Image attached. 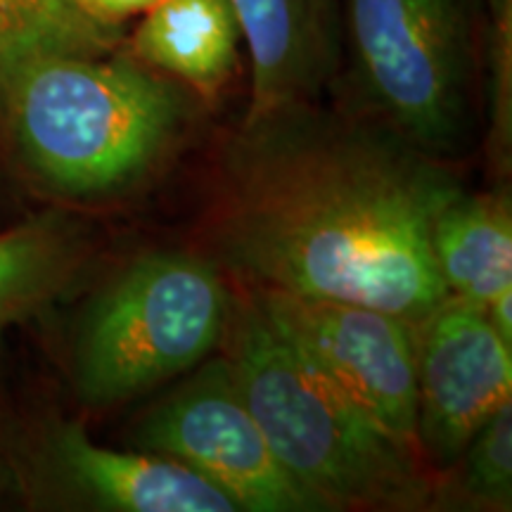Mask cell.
I'll use <instances>...</instances> for the list:
<instances>
[{"label": "cell", "instance_id": "cell-1", "mask_svg": "<svg viewBox=\"0 0 512 512\" xmlns=\"http://www.w3.org/2000/svg\"><path fill=\"white\" fill-rule=\"evenodd\" d=\"M460 190L446 162L377 121L297 102L228 138L204 240L247 287L363 304L418 328L448 297L432 230Z\"/></svg>", "mask_w": 512, "mask_h": 512}, {"label": "cell", "instance_id": "cell-16", "mask_svg": "<svg viewBox=\"0 0 512 512\" xmlns=\"http://www.w3.org/2000/svg\"><path fill=\"white\" fill-rule=\"evenodd\" d=\"M486 145L501 174L510 171L512 150V0H486L484 38Z\"/></svg>", "mask_w": 512, "mask_h": 512}, {"label": "cell", "instance_id": "cell-13", "mask_svg": "<svg viewBox=\"0 0 512 512\" xmlns=\"http://www.w3.org/2000/svg\"><path fill=\"white\" fill-rule=\"evenodd\" d=\"M81 259L79 235L57 216L0 233V323L27 316L62 292Z\"/></svg>", "mask_w": 512, "mask_h": 512}, {"label": "cell", "instance_id": "cell-7", "mask_svg": "<svg viewBox=\"0 0 512 512\" xmlns=\"http://www.w3.org/2000/svg\"><path fill=\"white\" fill-rule=\"evenodd\" d=\"M268 323L384 430L415 439L418 335L392 313L342 299L247 287Z\"/></svg>", "mask_w": 512, "mask_h": 512}, {"label": "cell", "instance_id": "cell-10", "mask_svg": "<svg viewBox=\"0 0 512 512\" xmlns=\"http://www.w3.org/2000/svg\"><path fill=\"white\" fill-rule=\"evenodd\" d=\"M55 460L81 494L119 512H235L238 503L176 460L152 451H114L79 425H64L53 441Z\"/></svg>", "mask_w": 512, "mask_h": 512}, {"label": "cell", "instance_id": "cell-6", "mask_svg": "<svg viewBox=\"0 0 512 512\" xmlns=\"http://www.w3.org/2000/svg\"><path fill=\"white\" fill-rule=\"evenodd\" d=\"M136 444L190 467L247 512H320L283 470L249 411L228 356L197 373L138 422Z\"/></svg>", "mask_w": 512, "mask_h": 512}, {"label": "cell", "instance_id": "cell-11", "mask_svg": "<svg viewBox=\"0 0 512 512\" xmlns=\"http://www.w3.org/2000/svg\"><path fill=\"white\" fill-rule=\"evenodd\" d=\"M242 31L230 0H157L128 53L202 98H216L238 67Z\"/></svg>", "mask_w": 512, "mask_h": 512}, {"label": "cell", "instance_id": "cell-3", "mask_svg": "<svg viewBox=\"0 0 512 512\" xmlns=\"http://www.w3.org/2000/svg\"><path fill=\"white\" fill-rule=\"evenodd\" d=\"M226 337L240 389L283 470L328 510H432L439 484L420 448L363 411L313 368L256 304L252 292Z\"/></svg>", "mask_w": 512, "mask_h": 512}, {"label": "cell", "instance_id": "cell-2", "mask_svg": "<svg viewBox=\"0 0 512 512\" xmlns=\"http://www.w3.org/2000/svg\"><path fill=\"white\" fill-rule=\"evenodd\" d=\"M0 117L46 188L110 197L169 159L195 117V93L131 53L48 55L5 83Z\"/></svg>", "mask_w": 512, "mask_h": 512}, {"label": "cell", "instance_id": "cell-14", "mask_svg": "<svg viewBox=\"0 0 512 512\" xmlns=\"http://www.w3.org/2000/svg\"><path fill=\"white\" fill-rule=\"evenodd\" d=\"M121 29L105 27L74 0H0V91L24 64L48 55H102Z\"/></svg>", "mask_w": 512, "mask_h": 512}, {"label": "cell", "instance_id": "cell-5", "mask_svg": "<svg viewBox=\"0 0 512 512\" xmlns=\"http://www.w3.org/2000/svg\"><path fill=\"white\" fill-rule=\"evenodd\" d=\"M233 297L214 261L157 252L93 299L76 342V389L93 406L131 399L200 366L226 337Z\"/></svg>", "mask_w": 512, "mask_h": 512}, {"label": "cell", "instance_id": "cell-18", "mask_svg": "<svg viewBox=\"0 0 512 512\" xmlns=\"http://www.w3.org/2000/svg\"><path fill=\"white\" fill-rule=\"evenodd\" d=\"M484 311L498 335L503 337V342H508L512 347V290L503 292L501 297H496Z\"/></svg>", "mask_w": 512, "mask_h": 512}, {"label": "cell", "instance_id": "cell-8", "mask_svg": "<svg viewBox=\"0 0 512 512\" xmlns=\"http://www.w3.org/2000/svg\"><path fill=\"white\" fill-rule=\"evenodd\" d=\"M415 439L432 467H453L512 394V347L484 309L446 297L418 325Z\"/></svg>", "mask_w": 512, "mask_h": 512}, {"label": "cell", "instance_id": "cell-17", "mask_svg": "<svg viewBox=\"0 0 512 512\" xmlns=\"http://www.w3.org/2000/svg\"><path fill=\"white\" fill-rule=\"evenodd\" d=\"M155 3L157 0H74L83 15L114 29H121L126 19L143 15Z\"/></svg>", "mask_w": 512, "mask_h": 512}, {"label": "cell", "instance_id": "cell-12", "mask_svg": "<svg viewBox=\"0 0 512 512\" xmlns=\"http://www.w3.org/2000/svg\"><path fill=\"white\" fill-rule=\"evenodd\" d=\"M434 261L448 297L486 309L512 290V211L508 190L465 188L434 219Z\"/></svg>", "mask_w": 512, "mask_h": 512}, {"label": "cell", "instance_id": "cell-15", "mask_svg": "<svg viewBox=\"0 0 512 512\" xmlns=\"http://www.w3.org/2000/svg\"><path fill=\"white\" fill-rule=\"evenodd\" d=\"M453 465H460L456 479L460 508L510 510L512 401L484 420Z\"/></svg>", "mask_w": 512, "mask_h": 512}, {"label": "cell", "instance_id": "cell-4", "mask_svg": "<svg viewBox=\"0 0 512 512\" xmlns=\"http://www.w3.org/2000/svg\"><path fill=\"white\" fill-rule=\"evenodd\" d=\"M347 110L427 155L475 136L486 0H339Z\"/></svg>", "mask_w": 512, "mask_h": 512}, {"label": "cell", "instance_id": "cell-9", "mask_svg": "<svg viewBox=\"0 0 512 512\" xmlns=\"http://www.w3.org/2000/svg\"><path fill=\"white\" fill-rule=\"evenodd\" d=\"M252 57L245 119L318 100L342 72L339 0H230Z\"/></svg>", "mask_w": 512, "mask_h": 512}]
</instances>
